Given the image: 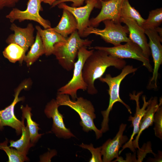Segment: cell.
Masks as SVG:
<instances>
[{"mask_svg":"<svg viewBox=\"0 0 162 162\" xmlns=\"http://www.w3.org/2000/svg\"><path fill=\"white\" fill-rule=\"evenodd\" d=\"M26 53L22 48L14 43L9 44L3 52L4 57L12 63L17 62L22 63L24 61Z\"/></svg>","mask_w":162,"mask_h":162,"instance_id":"obj_24","label":"cell"},{"mask_svg":"<svg viewBox=\"0 0 162 162\" xmlns=\"http://www.w3.org/2000/svg\"><path fill=\"white\" fill-rule=\"evenodd\" d=\"M162 22V8H158L149 11L147 19L145 20L142 27L145 30L155 28Z\"/></svg>","mask_w":162,"mask_h":162,"instance_id":"obj_27","label":"cell"},{"mask_svg":"<svg viewBox=\"0 0 162 162\" xmlns=\"http://www.w3.org/2000/svg\"><path fill=\"white\" fill-rule=\"evenodd\" d=\"M137 70L132 65H125L122 69L121 73L118 75L112 77L110 74H106L105 77H101L99 79L101 82L106 83L109 86L108 92L110 96L109 102L107 109L101 111L103 119L100 130L102 133L107 131L109 130L108 122L109 115L112 109L114 104L118 102L122 104L127 108L128 112L132 113L130 107L126 104L120 98L119 89L121 82L128 75L134 73Z\"/></svg>","mask_w":162,"mask_h":162,"instance_id":"obj_4","label":"cell"},{"mask_svg":"<svg viewBox=\"0 0 162 162\" xmlns=\"http://www.w3.org/2000/svg\"><path fill=\"white\" fill-rule=\"evenodd\" d=\"M93 41L88 39H82L76 30L68 37L65 41L56 44L52 54L64 69L70 71L74 68L79 49L83 46L90 47Z\"/></svg>","mask_w":162,"mask_h":162,"instance_id":"obj_3","label":"cell"},{"mask_svg":"<svg viewBox=\"0 0 162 162\" xmlns=\"http://www.w3.org/2000/svg\"><path fill=\"white\" fill-rule=\"evenodd\" d=\"M108 0H104V1H108Z\"/></svg>","mask_w":162,"mask_h":162,"instance_id":"obj_34","label":"cell"},{"mask_svg":"<svg viewBox=\"0 0 162 162\" xmlns=\"http://www.w3.org/2000/svg\"><path fill=\"white\" fill-rule=\"evenodd\" d=\"M10 29L14 33L9 35L6 40V43L8 44L11 43L16 44L26 52L35 41L34 36V28L32 24L29 23L26 27L22 28L12 23Z\"/></svg>","mask_w":162,"mask_h":162,"instance_id":"obj_15","label":"cell"},{"mask_svg":"<svg viewBox=\"0 0 162 162\" xmlns=\"http://www.w3.org/2000/svg\"><path fill=\"white\" fill-rule=\"evenodd\" d=\"M59 106L56 100L52 99L47 104L44 109V113L47 118L52 119V131L59 138L66 139L75 137L70 130L65 127L64 117L58 110Z\"/></svg>","mask_w":162,"mask_h":162,"instance_id":"obj_13","label":"cell"},{"mask_svg":"<svg viewBox=\"0 0 162 162\" xmlns=\"http://www.w3.org/2000/svg\"><path fill=\"white\" fill-rule=\"evenodd\" d=\"M94 50L93 49L89 50L86 46H83L79 49L77 60L73 68L72 77L67 83L58 89L57 94L70 95L72 100H75L77 97V92L78 90H87V86L82 77V68L85 62Z\"/></svg>","mask_w":162,"mask_h":162,"instance_id":"obj_5","label":"cell"},{"mask_svg":"<svg viewBox=\"0 0 162 162\" xmlns=\"http://www.w3.org/2000/svg\"><path fill=\"white\" fill-rule=\"evenodd\" d=\"M45 51L41 37L37 31L35 41L31 47L27 55H26L24 61L28 67L30 66L43 54Z\"/></svg>","mask_w":162,"mask_h":162,"instance_id":"obj_21","label":"cell"},{"mask_svg":"<svg viewBox=\"0 0 162 162\" xmlns=\"http://www.w3.org/2000/svg\"><path fill=\"white\" fill-rule=\"evenodd\" d=\"M8 139L2 143H0V149L4 150L7 155L9 162H22L27 161L28 158L26 154L19 152L13 147L8 146Z\"/></svg>","mask_w":162,"mask_h":162,"instance_id":"obj_26","label":"cell"},{"mask_svg":"<svg viewBox=\"0 0 162 162\" xmlns=\"http://www.w3.org/2000/svg\"><path fill=\"white\" fill-rule=\"evenodd\" d=\"M126 126V124L122 123L115 137L112 139L108 140L101 146L103 162H111L114 158L119 157L118 152L120 148L129 140L128 136L123 135Z\"/></svg>","mask_w":162,"mask_h":162,"instance_id":"obj_16","label":"cell"},{"mask_svg":"<svg viewBox=\"0 0 162 162\" xmlns=\"http://www.w3.org/2000/svg\"><path fill=\"white\" fill-rule=\"evenodd\" d=\"M51 28L67 38L68 36L77 30V22L73 15L68 10L63 9L61 19L55 27Z\"/></svg>","mask_w":162,"mask_h":162,"instance_id":"obj_20","label":"cell"},{"mask_svg":"<svg viewBox=\"0 0 162 162\" xmlns=\"http://www.w3.org/2000/svg\"><path fill=\"white\" fill-rule=\"evenodd\" d=\"M145 32L149 38L148 45L154 63L152 77L148 85L147 88L156 89L157 88L158 71L162 64V46L161 44L162 39L154 28L146 29Z\"/></svg>","mask_w":162,"mask_h":162,"instance_id":"obj_10","label":"cell"},{"mask_svg":"<svg viewBox=\"0 0 162 162\" xmlns=\"http://www.w3.org/2000/svg\"><path fill=\"white\" fill-rule=\"evenodd\" d=\"M56 100L59 106H68L78 113L81 119L80 125L84 131L88 132L93 130L97 139L102 136L103 133L96 128L94 123L96 115L94 106L90 101L82 97H77L75 100H71L68 95L58 94Z\"/></svg>","mask_w":162,"mask_h":162,"instance_id":"obj_2","label":"cell"},{"mask_svg":"<svg viewBox=\"0 0 162 162\" xmlns=\"http://www.w3.org/2000/svg\"><path fill=\"white\" fill-rule=\"evenodd\" d=\"M57 0H42V2L47 4L51 6L52 4Z\"/></svg>","mask_w":162,"mask_h":162,"instance_id":"obj_32","label":"cell"},{"mask_svg":"<svg viewBox=\"0 0 162 162\" xmlns=\"http://www.w3.org/2000/svg\"><path fill=\"white\" fill-rule=\"evenodd\" d=\"M158 107L154 115V130L155 136L160 140H162V100L160 98Z\"/></svg>","mask_w":162,"mask_h":162,"instance_id":"obj_28","label":"cell"},{"mask_svg":"<svg viewBox=\"0 0 162 162\" xmlns=\"http://www.w3.org/2000/svg\"><path fill=\"white\" fill-rule=\"evenodd\" d=\"M86 0H57L52 4L51 5V8H52L54 7L60 3H64L66 2H72V4L71 5V6L72 7H79L82 5L84 2Z\"/></svg>","mask_w":162,"mask_h":162,"instance_id":"obj_30","label":"cell"},{"mask_svg":"<svg viewBox=\"0 0 162 162\" xmlns=\"http://www.w3.org/2000/svg\"><path fill=\"white\" fill-rule=\"evenodd\" d=\"M103 22L105 25L104 29L88 26L84 31L82 38L94 34L100 36L105 42L114 46L119 45L122 42L131 41L128 37L129 31L126 26H122L121 23H116L111 20H105Z\"/></svg>","mask_w":162,"mask_h":162,"instance_id":"obj_6","label":"cell"},{"mask_svg":"<svg viewBox=\"0 0 162 162\" xmlns=\"http://www.w3.org/2000/svg\"><path fill=\"white\" fill-rule=\"evenodd\" d=\"M120 22L125 24L128 27L129 39L139 46L145 56L149 58L151 52L146 36L145 30L132 19L122 17L120 18Z\"/></svg>","mask_w":162,"mask_h":162,"instance_id":"obj_17","label":"cell"},{"mask_svg":"<svg viewBox=\"0 0 162 162\" xmlns=\"http://www.w3.org/2000/svg\"><path fill=\"white\" fill-rule=\"evenodd\" d=\"M124 0H100L101 10L95 17L89 20L88 26L97 27L100 22L107 20H111L116 23L120 22L121 8Z\"/></svg>","mask_w":162,"mask_h":162,"instance_id":"obj_12","label":"cell"},{"mask_svg":"<svg viewBox=\"0 0 162 162\" xmlns=\"http://www.w3.org/2000/svg\"><path fill=\"white\" fill-rule=\"evenodd\" d=\"M89 49L103 50L108 54L119 58H130L138 60L142 63L149 72L153 71L149 58L145 56L140 46L132 41L112 47L95 46L90 47Z\"/></svg>","mask_w":162,"mask_h":162,"instance_id":"obj_7","label":"cell"},{"mask_svg":"<svg viewBox=\"0 0 162 162\" xmlns=\"http://www.w3.org/2000/svg\"><path fill=\"white\" fill-rule=\"evenodd\" d=\"M85 2V6L77 7L69 6L64 3L57 5L59 8L68 10L74 16L77 22V32L81 38L88 26L89 17L92 10L94 8H101L100 0H86Z\"/></svg>","mask_w":162,"mask_h":162,"instance_id":"obj_11","label":"cell"},{"mask_svg":"<svg viewBox=\"0 0 162 162\" xmlns=\"http://www.w3.org/2000/svg\"><path fill=\"white\" fill-rule=\"evenodd\" d=\"M42 0H28L25 10L13 8L6 15V17L12 23L16 20L21 22L26 20H30L37 22L44 29L51 28L50 22L43 18L40 14V11L42 10Z\"/></svg>","mask_w":162,"mask_h":162,"instance_id":"obj_8","label":"cell"},{"mask_svg":"<svg viewBox=\"0 0 162 162\" xmlns=\"http://www.w3.org/2000/svg\"><path fill=\"white\" fill-rule=\"evenodd\" d=\"M20 0H0V9L5 8H13Z\"/></svg>","mask_w":162,"mask_h":162,"instance_id":"obj_31","label":"cell"},{"mask_svg":"<svg viewBox=\"0 0 162 162\" xmlns=\"http://www.w3.org/2000/svg\"><path fill=\"white\" fill-rule=\"evenodd\" d=\"M28 84L27 81L21 83L15 91L14 98L13 102L4 109L0 110V130H2L4 126H9L14 129L17 135L21 133L25 118L22 117L21 121L18 119L14 114V108L18 102L23 100V98L19 97V95L22 89L27 88Z\"/></svg>","mask_w":162,"mask_h":162,"instance_id":"obj_9","label":"cell"},{"mask_svg":"<svg viewBox=\"0 0 162 162\" xmlns=\"http://www.w3.org/2000/svg\"><path fill=\"white\" fill-rule=\"evenodd\" d=\"M148 101L149 103L146 108V111L140 121L137 135L132 142L133 147L135 149L138 148L139 152L141 150L139 145L140 136L143 130L152 125L154 115L159 105L158 98L156 97L151 98Z\"/></svg>","mask_w":162,"mask_h":162,"instance_id":"obj_18","label":"cell"},{"mask_svg":"<svg viewBox=\"0 0 162 162\" xmlns=\"http://www.w3.org/2000/svg\"><path fill=\"white\" fill-rule=\"evenodd\" d=\"M35 28L41 38L45 54L46 56L52 54L54 46L56 44L66 40L67 38L64 37L51 28L43 29L37 25L35 26Z\"/></svg>","mask_w":162,"mask_h":162,"instance_id":"obj_19","label":"cell"},{"mask_svg":"<svg viewBox=\"0 0 162 162\" xmlns=\"http://www.w3.org/2000/svg\"><path fill=\"white\" fill-rule=\"evenodd\" d=\"M79 146L82 148L88 149L91 152L92 157L89 161V162H103L101 158V146L95 148L92 144L87 145L83 143H82Z\"/></svg>","mask_w":162,"mask_h":162,"instance_id":"obj_29","label":"cell"},{"mask_svg":"<svg viewBox=\"0 0 162 162\" xmlns=\"http://www.w3.org/2000/svg\"><path fill=\"white\" fill-rule=\"evenodd\" d=\"M120 17L121 18L125 17L132 19L141 27L145 20L142 17L138 11L131 5L128 0H124L122 4Z\"/></svg>","mask_w":162,"mask_h":162,"instance_id":"obj_25","label":"cell"},{"mask_svg":"<svg viewBox=\"0 0 162 162\" xmlns=\"http://www.w3.org/2000/svg\"><path fill=\"white\" fill-rule=\"evenodd\" d=\"M20 109L22 112V117L26 120L27 126L29 130L30 141L33 144L42 135L38 133V131L40 129L38 127L39 125L32 119V109L28 105H26V106H21Z\"/></svg>","mask_w":162,"mask_h":162,"instance_id":"obj_22","label":"cell"},{"mask_svg":"<svg viewBox=\"0 0 162 162\" xmlns=\"http://www.w3.org/2000/svg\"><path fill=\"white\" fill-rule=\"evenodd\" d=\"M155 30L158 33L160 37L162 39V28L159 27H157L155 28H154Z\"/></svg>","mask_w":162,"mask_h":162,"instance_id":"obj_33","label":"cell"},{"mask_svg":"<svg viewBox=\"0 0 162 162\" xmlns=\"http://www.w3.org/2000/svg\"><path fill=\"white\" fill-rule=\"evenodd\" d=\"M141 92L136 94L135 92L132 94L130 93L129 96L130 99L134 100L136 103V112L134 116L130 115L129 117L128 121L131 122L132 125L133 127V130L129 140L122 146V149L118 152V154L125 149L128 148L133 152H134L135 150L132 145V142L135 135L137 134L139 129V125L140 121L146 111V108L148 104V101H147L146 97L143 95L142 99L143 102V105L141 108L140 107V97L142 94Z\"/></svg>","mask_w":162,"mask_h":162,"instance_id":"obj_14","label":"cell"},{"mask_svg":"<svg viewBox=\"0 0 162 162\" xmlns=\"http://www.w3.org/2000/svg\"><path fill=\"white\" fill-rule=\"evenodd\" d=\"M126 64L123 59L113 57L103 50H94L85 62L82 70V77L87 86L88 93L93 95L98 93L94 86V81L102 77L108 67L113 66L122 69Z\"/></svg>","mask_w":162,"mask_h":162,"instance_id":"obj_1","label":"cell"},{"mask_svg":"<svg viewBox=\"0 0 162 162\" xmlns=\"http://www.w3.org/2000/svg\"><path fill=\"white\" fill-rule=\"evenodd\" d=\"M22 135L19 140L14 141L10 140L9 141L10 147L15 148L17 151L27 154L29 149L33 146L31 142L30 134L27 126H25L24 123L22 128Z\"/></svg>","mask_w":162,"mask_h":162,"instance_id":"obj_23","label":"cell"}]
</instances>
